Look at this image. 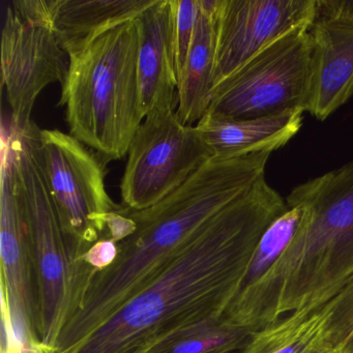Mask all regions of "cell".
<instances>
[{
	"label": "cell",
	"mask_w": 353,
	"mask_h": 353,
	"mask_svg": "<svg viewBox=\"0 0 353 353\" xmlns=\"http://www.w3.org/2000/svg\"><path fill=\"white\" fill-rule=\"evenodd\" d=\"M265 177L204 223L161 274L82 342L63 353H150L218 323L236 296L266 229L287 212Z\"/></svg>",
	"instance_id": "cell-1"
},
{
	"label": "cell",
	"mask_w": 353,
	"mask_h": 353,
	"mask_svg": "<svg viewBox=\"0 0 353 353\" xmlns=\"http://www.w3.org/2000/svg\"><path fill=\"white\" fill-rule=\"evenodd\" d=\"M286 203L303 210L301 224L270 272L227 310L239 327L257 332L321 305L353 276V162L296 185Z\"/></svg>",
	"instance_id": "cell-2"
},
{
	"label": "cell",
	"mask_w": 353,
	"mask_h": 353,
	"mask_svg": "<svg viewBox=\"0 0 353 353\" xmlns=\"http://www.w3.org/2000/svg\"><path fill=\"white\" fill-rule=\"evenodd\" d=\"M137 24L125 22L68 55L59 106L70 134L107 163L127 156L144 119L138 81Z\"/></svg>",
	"instance_id": "cell-3"
},
{
	"label": "cell",
	"mask_w": 353,
	"mask_h": 353,
	"mask_svg": "<svg viewBox=\"0 0 353 353\" xmlns=\"http://www.w3.org/2000/svg\"><path fill=\"white\" fill-rule=\"evenodd\" d=\"M39 131L34 121L22 129L3 121L1 140L9 152L34 268L38 340L43 353H52L71 312L76 257L39 158Z\"/></svg>",
	"instance_id": "cell-4"
},
{
	"label": "cell",
	"mask_w": 353,
	"mask_h": 353,
	"mask_svg": "<svg viewBox=\"0 0 353 353\" xmlns=\"http://www.w3.org/2000/svg\"><path fill=\"white\" fill-rule=\"evenodd\" d=\"M312 51L310 28L279 39L212 90L206 113L254 119L307 112Z\"/></svg>",
	"instance_id": "cell-5"
},
{
	"label": "cell",
	"mask_w": 353,
	"mask_h": 353,
	"mask_svg": "<svg viewBox=\"0 0 353 353\" xmlns=\"http://www.w3.org/2000/svg\"><path fill=\"white\" fill-rule=\"evenodd\" d=\"M38 152L47 185L76 260L106 235L115 203L105 185L108 163L71 134L40 129Z\"/></svg>",
	"instance_id": "cell-6"
},
{
	"label": "cell",
	"mask_w": 353,
	"mask_h": 353,
	"mask_svg": "<svg viewBox=\"0 0 353 353\" xmlns=\"http://www.w3.org/2000/svg\"><path fill=\"white\" fill-rule=\"evenodd\" d=\"M55 0H11L6 3L1 32V83L16 127L32 123L41 92L63 85L69 59L53 28Z\"/></svg>",
	"instance_id": "cell-7"
},
{
	"label": "cell",
	"mask_w": 353,
	"mask_h": 353,
	"mask_svg": "<svg viewBox=\"0 0 353 353\" xmlns=\"http://www.w3.org/2000/svg\"><path fill=\"white\" fill-rule=\"evenodd\" d=\"M175 110L148 113L132 139L121 183L127 210L138 212L162 201L212 158L195 125H183Z\"/></svg>",
	"instance_id": "cell-8"
},
{
	"label": "cell",
	"mask_w": 353,
	"mask_h": 353,
	"mask_svg": "<svg viewBox=\"0 0 353 353\" xmlns=\"http://www.w3.org/2000/svg\"><path fill=\"white\" fill-rule=\"evenodd\" d=\"M315 18L316 0H222L212 90L279 39L311 28Z\"/></svg>",
	"instance_id": "cell-9"
},
{
	"label": "cell",
	"mask_w": 353,
	"mask_h": 353,
	"mask_svg": "<svg viewBox=\"0 0 353 353\" xmlns=\"http://www.w3.org/2000/svg\"><path fill=\"white\" fill-rule=\"evenodd\" d=\"M138 81L144 117L154 110L176 109V74L173 0H157L137 19Z\"/></svg>",
	"instance_id": "cell-10"
},
{
	"label": "cell",
	"mask_w": 353,
	"mask_h": 353,
	"mask_svg": "<svg viewBox=\"0 0 353 353\" xmlns=\"http://www.w3.org/2000/svg\"><path fill=\"white\" fill-rule=\"evenodd\" d=\"M0 169V288L5 292L8 301L22 310L38 340V305L34 268L26 228L16 199L11 160L3 141H1Z\"/></svg>",
	"instance_id": "cell-11"
},
{
	"label": "cell",
	"mask_w": 353,
	"mask_h": 353,
	"mask_svg": "<svg viewBox=\"0 0 353 353\" xmlns=\"http://www.w3.org/2000/svg\"><path fill=\"white\" fill-rule=\"evenodd\" d=\"M311 83L307 112L325 121L353 96V28L322 20L310 28Z\"/></svg>",
	"instance_id": "cell-12"
},
{
	"label": "cell",
	"mask_w": 353,
	"mask_h": 353,
	"mask_svg": "<svg viewBox=\"0 0 353 353\" xmlns=\"http://www.w3.org/2000/svg\"><path fill=\"white\" fill-rule=\"evenodd\" d=\"M305 110L274 117L233 119L206 113L195 125L212 157L232 158L286 145L301 130Z\"/></svg>",
	"instance_id": "cell-13"
},
{
	"label": "cell",
	"mask_w": 353,
	"mask_h": 353,
	"mask_svg": "<svg viewBox=\"0 0 353 353\" xmlns=\"http://www.w3.org/2000/svg\"><path fill=\"white\" fill-rule=\"evenodd\" d=\"M157 0H55L53 28L68 55L108 30L137 19Z\"/></svg>",
	"instance_id": "cell-14"
},
{
	"label": "cell",
	"mask_w": 353,
	"mask_h": 353,
	"mask_svg": "<svg viewBox=\"0 0 353 353\" xmlns=\"http://www.w3.org/2000/svg\"><path fill=\"white\" fill-rule=\"evenodd\" d=\"M218 16L210 15L199 7L193 42L179 80L175 111L185 125H197L208 112L212 100Z\"/></svg>",
	"instance_id": "cell-15"
},
{
	"label": "cell",
	"mask_w": 353,
	"mask_h": 353,
	"mask_svg": "<svg viewBox=\"0 0 353 353\" xmlns=\"http://www.w3.org/2000/svg\"><path fill=\"white\" fill-rule=\"evenodd\" d=\"M326 319L324 303L297 310L254 332L241 353H334Z\"/></svg>",
	"instance_id": "cell-16"
},
{
	"label": "cell",
	"mask_w": 353,
	"mask_h": 353,
	"mask_svg": "<svg viewBox=\"0 0 353 353\" xmlns=\"http://www.w3.org/2000/svg\"><path fill=\"white\" fill-rule=\"evenodd\" d=\"M303 214V210L299 206L288 208L285 214L279 216L266 229L254 252L253 258L235 297L241 296L251 290L270 272L294 236Z\"/></svg>",
	"instance_id": "cell-17"
},
{
	"label": "cell",
	"mask_w": 353,
	"mask_h": 353,
	"mask_svg": "<svg viewBox=\"0 0 353 353\" xmlns=\"http://www.w3.org/2000/svg\"><path fill=\"white\" fill-rule=\"evenodd\" d=\"M254 332L223 319L181 334L150 353H241Z\"/></svg>",
	"instance_id": "cell-18"
},
{
	"label": "cell",
	"mask_w": 353,
	"mask_h": 353,
	"mask_svg": "<svg viewBox=\"0 0 353 353\" xmlns=\"http://www.w3.org/2000/svg\"><path fill=\"white\" fill-rule=\"evenodd\" d=\"M323 303L326 334L334 353H353V276Z\"/></svg>",
	"instance_id": "cell-19"
},
{
	"label": "cell",
	"mask_w": 353,
	"mask_h": 353,
	"mask_svg": "<svg viewBox=\"0 0 353 353\" xmlns=\"http://www.w3.org/2000/svg\"><path fill=\"white\" fill-rule=\"evenodd\" d=\"M174 5L175 59L179 80L187 61L199 16L198 0H173Z\"/></svg>",
	"instance_id": "cell-20"
},
{
	"label": "cell",
	"mask_w": 353,
	"mask_h": 353,
	"mask_svg": "<svg viewBox=\"0 0 353 353\" xmlns=\"http://www.w3.org/2000/svg\"><path fill=\"white\" fill-rule=\"evenodd\" d=\"M315 20L353 28V0H316Z\"/></svg>",
	"instance_id": "cell-21"
},
{
	"label": "cell",
	"mask_w": 353,
	"mask_h": 353,
	"mask_svg": "<svg viewBox=\"0 0 353 353\" xmlns=\"http://www.w3.org/2000/svg\"><path fill=\"white\" fill-rule=\"evenodd\" d=\"M117 253L119 245L117 241L108 237H103L78 259H81L92 270L90 274H94L111 265L117 258Z\"/></svg>",
	"instance_id": "cell-22"
}]
</instances>
